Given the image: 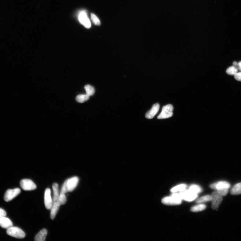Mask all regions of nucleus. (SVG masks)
<instances>
[{
  "label": "nucleus",
  "instance_id": "nucleus-4",
  "mask_svg": "<svg viewBox=\"0 0 241 241\" xmlns=\"http://www.w3.org/2000/svg\"><path fill=\"white\" fill-rule=\"evenodd\" d=\"M212 207L213 210L217 209L223 200V197L217 191L213 192L211 195Z\"/></svg>",
  "mask_w": 241,
  "mask_h": 241
},
{
  "label": "nucleus",
  "instance_id": "nucleus-13",
  "mask_svg": "<svg viewBox=\"0 0 241 241\" xmlns=\"http://www.w3.org/2000/svg\"><path fill=\"white\" fill-rule=\"evenodd\" d=\"M0 226L3 228L8 229L13 226L12 221L6 217L0 218Z\"/></svg>",
  "mask_w": 241,
  "mask_h": 241
},
{
  "label": "nucleus",
  "instance_id": "nucleus-10",
  "mask_svg": "<svg viewBox=\"0 0 241 241\" xmlns=\"http://www.w3.org/2000/svg\"><path fill=\"white\" fill-rule=\"evenodd\" d=\"M52 201L51 196V191L49 188L46 190L44 194V203L46 208L48 210L51 209L53 205Z\"/></svg>",
  "mask_w": 241,
  "mask_h": 241
},
{
  "label": "nucleus",
  "instance_id": "nucleus-30",
  "mask_svg": "<svg viewBox=\"0 0 241 241\" xmlns=\"http://www.w3.org/2000/svg\"><path fill=\"white\" fill-rule=\"evenodd\" d=\"M233 66L236 67V68L239 70V66L238 63H237L236 61H235L233 62Z\"/></svg>",
  "mask_w": 241,
  "mask_h": 241
},
{
  "label": "nucleus",
  "instance_id": "nucleus-2",
  "mask_svg": "<svg viewBox=\"0 0 241 241\" xmlns=\"http://www.w3.org/2000/svg\"><path fill=\"white\" fill-rule=\"evenodd\" d=\"M6 233L9 236L17 239H23L26 236L25 233L22 229L13 226L7 229Z\"/></svg>",
  "mask_w": 241,
  "mask_h": 241
},
{
  "label": "nucleus",
  "instance_id": "nucleus-1",
  "mask_svg": "<svg viewBox=\"0 0 241 241\" xmlns=\"http://www.w3.org/2000/svg\"><path fill=\"white\" fill-rule=\"evenodd\" d=\"M211 189L217 191L222 197L226 195L230 187V184L225 181H221L212 184L210 186Z\"/></svg>",
  "mask_w": 241,
  "mask_h": 241
},
{
  "label": "nucleus",
  "instance_id": "nucleus-24",
  "mask_svg": "<svg viewBox=\"0 0 241 241\" xmlns=\"http://www.w3.org/2000/svg\"><path fill=\"white\" fill-rule=\"evenodd\" d=\"M238 69H237L236 67L234 66H232L229 67L227 69L226 72L230 75H235L236 73L238 72Z\"/></svg>",
  "mask_w": 241,
  "mask_h": 241
},
{
  "label": "nucleus",
  "instance_id": "nucleus-19",
  "mask_svg": "<svg viewBox=\"0 0 241 241\" xmlns=\"http://www.w3.org/2000/svg\"><path fill=\"white\" fill-rule=\"evenodd\" d=\"M90 97L87 94H81L77 95L76 100L77 102L82 103L88 100Z\"/></svg>",
  "mask_w": 241,
  "mask_h": 241
},
{
  "label": "nucleus",
  "instance_id": "nucleus-11",
  "mask_svg": "<svg viewBox=\"0 0 241 241\" xmlns=\"http://www.w3.org/2000/svg\"><path fill=\"white\" fill-rule=\"evenodd\" d=\"M67 186L69 192H72L77 187L79 181V179L77 176H74L66 180Z\"/></svg>",
  "mask_w": 241,
  "mask_h": 241
},
{
  "label": "nucleus",
  "instance_id": "nucleus-26",
  "mask_svg": "<svg viewBox=\"0 0 241 241\" xmlns=\"http://www.w3.org/2000/svg\"><path fill=\"white\" fill-rule=\"evenodd\" d=\"M91 17L92 21H93V23L95 25H100L101 22L100 20H99L96 16H95L94 14L92 13L91 14Z\"/></svg>",
  "mask_w": 241,
  "mask_h": 241
},
{
  "label": "nucleus",
  "instance_id": "nucleus-12",
  "mask_svg": "<svg viewBox=\"0 0 241 241\" xmlns=\"http://www.w3.org/2000/svg\"><path fill=\"white\" fill-rule=\"evenodd\" d=\"M160 108V105L158 104H154L152 106L151 109L147 112L145 117L148 119H151L154 118V117L157 114Z\"/></svg>",
  "mask_w": 241,
  "mask_h": 241
},
{
  "label": "nucleus",
  "instance_id": "nucleus-3",
  "mask_svg": "<svg viewBox=\"0 0 241 241\" xmlns=\"http://www.w3.org/2000/svg\"><path fill=\"white\" fill-rule=\"evenodd\" d=\"M173 108L171 104L166 105L163 107L161 114L158 117L159 119H164L171 117L173 115Z\"/></svg>",
  "mask_w": 241,
  "mask_h": 241
},
{
  "label": "nucleus",
  "instance_id": "nucleus-9",
  "mask_svg": "<svg viewBox=\"0 0 241 241\" xmlns=\"http://www.w3.org/2000/svg\"><path fill=\"white\" fill-rule=\"evenodd\" d=\"M161 201L163 204L169 205H179L182 203V200L172 196L163 198Z\"/></svg>",
  "mask_w": 241,
  "mask_h": 241
},
{
  "label": "nucleus",
  "instance_id": "nucleus-21",
  "mask_svg": "<svg viewBox=\"0 0 241 241\" xmlns=\"http://www.w3.org/2000/svg\"><path fill=\"white\" fill-rule=\"evenodd\" d=\"M84 89L86 91V94L89 97L93 95L95 93L94 88L90 85H87L84 87Z\"/></svg>",
  "mask_w": 241,
  "mask_h": 241
},
{
  "label": "nucleus",
  "instance_id": "nucleus-22",
  "mask_svg": "<svg viewBox=\"0 0 241 241\" xmlns=\"http://www.w3.org/2000/svg\"><path fill=\"white\" fill-rule=\"evenodd\" d=\"M211 200L212 198L211 195H206L198 198L196 201V203H200L205 202L211 201Z\"/></svg>",
  "mask_w": 241,
  "mask_h": 241
},
{
  "label": "nucleus",
  "instance_id": "nucleus-16",
  "mask_svg": "<svg viewBox=\"0 0 241 241\" xmlns=\"http://www.w3.org/2000/svg\"><path fill=\"white\" fill-rule=\"evenodd\" d=\"M52 188L54 191V195L53 197L54 203L57 202L60 195L59 191V186L57 183H54L53 184Z\"/></svg>",
  "mask_w": 241,
  "mask_h": 241
},
{
  "label": "nucleus",
  "instance_id": "nucleus-28",
  "mask_svg": "<svg viewBox=\"0 0 241 241\" xmlns=\"http://www.w3.org/2000/svg\"><path fill=\"white\" fill-rule=\"evenodd\" d=\"M234 76L236 80L238 81H241V72H237Z\"/></svg>",
  "mask_w": 241,
  "mask_h": 241
},
{
  "label": "nucleus",
  "instance_id": "nucleus-6",
  "mask_svg": "<svg viewBox=\"0 0 241 241\" xmlns=\"http://www.w3.org/2000/svg\"><path fill=\"white\" fill-rule=\"evenodd\" d=\"M20 185L22 189L25 191H31L36 189L35 184L29 179H23L20 181Z\"/></svg>",
  "mask_w": 241,
  "mask_h": 241
},
{
  "label": "nucleus",
  "instance_id": "nucleus-17",
  "mask_svg": "<svg viewBox=\"0 0 241 241\" xmlns=\"http://www.w3.org/2000/svg\"><path fill=\"white\" fill-rule=\"evenodd\" d=\"M230 193L232 195L241 194V182L236 184L232 187L230 191Z\"/></svg>",
  "mask_w": 241,
  "mask_h": 241
},
{
  "label": "nucleus",
  "instance_id": "nucleus-29",
  "mask_svg": "<svg viewBox=\"0 0 241 241\" xmlns=\"http://www.w3.org/2000/svg\"><path fill=\"white\" fill-rule=\"evenodd\" d=\"M6 212L3 209L0 208V218L6 217Z\"/></svg>",
  "mask_w": 241,
  "mask_h": 241
},
{
  "label": "nucleus",
  "instance_id": "nucleus-27",
  "mask_svg": "<svg viewBox=\"0 0 241 241\" xmlns=\"http://www.w3.org/2000/svg\"><path fill=\"white\" fill-rule=\"evenodd\" d=\"M68 192H69L67 187V180H66L63 184L60 193L65 194Z\"/></svg>",
  "mask_w": 241,
  "mask_h": 241
},
{
  "label": "nucleus",
  "instance_id": "nucleus-23",
  "mask_svg": "<svg viewBox=\"0 0 241 241\" xmlns=\"http://www.w3.org/2000/svg\"><path fill=\"white\" fill-rule=\"evenodd\" d=\"M189 189L197 194L201 193L202 191V189L200 186L196 185L191 186Z\"/></svg>",
  "mask_w": 241,
  "mask_h": 241
},
{
  "label": "nucleus",
  "instance_id": "nucleus-7",
  "mask_svg": "<svg viewBox=\"0 0 241 241\" xmlns=\"http://www.w3.org/2000/svg\"><path fill=\"white\" fill-rule=\"evenodd\" d=\"M20 190L19 188L9 189L6 191L4 199L5 201L8 202L12 200L20 193Z\"/></svg>",
  "mask_w": 241,
  "mask_h": 241
},
{
  "label": "nucleus",
  "instance_id": "nucleus-8",
  "mask_svg": "<svg viewBox=\"0 0 241 241\" xmlns=\"http://www.w3.org/2000/svg\"><path fill=\"white\" fill-rule=\"evenodd\" d=\"M79 19L80 22L83 25L84 27L89 29L91 27L90 21L88 18L87 13L84 11H81L79 14Z\"/></svg>",
  "mask_w": 241,
  "mask_h": 241
},
{
  "label": "nucleus",
  "instance_id": "nucleus-25",
  "mask_svg": "<svg viewBox=\"0 0 241 241\" xmlns=\"http://www.w3.org/2000/svg\"><path fill=\"white\" fill-rule=\"evenodd\" d=\"M67 201V198L65 194L60 193L57 202L60 205L65 204Z\"/></svg>",
  "mask_w": 241,
  "mask_h": 241
},
{
  "label": "nucleus",
  "instance_id": "nucleus-18",
  "mask_svg": "<svg viewBox=\"0 0 241 241\" xmlns=\"http://www.w3.org/2000/svg\"><path fill=\"white\" fill-rule=\"evenodd\" d=\"M187 187V185L186 184H180V185L173 187L171 190V192L172 193H176L179 192V191H180V192H182V191L186 190Z\"/></svg>",
  "mask_w": 241,
  "mask_h": 241
},
{
  "label": "nucleus",
  "instance_id": "nucleus-5",
  "mask_svg": "<svg viewBox=\"0 0 241 241\" xmlns=\"http://www.w3.org/2000/svg\"><path fill=\"white\" fill-rule=\"evenodd\" d=\"M180 194L182 200L188 202L193 201L198 196L197 194L189 189L182 191L180 192Z\"/></svg>",
  "mask_w": 241,
  "mask_h": 241
},
{
  "label": "nucleus",
  "instance_id": "nucleus-20",
  "mask_svg": "<svg viewBox=\"0 0 241 241\" xmlns=\"http://www.w3.org/2000/svg\"><path fill=\"white\" fill-rule=\"evenodd\" d=\"M206 208V205L204 204H198L193 206L191 210L193 212H197L203 211Z\"/></svg>",
  "mask_w": 241,
  "mask_h": 241
},
{
  "label": "nucleus",
  "instance_id": "nucleus-31",
  "mask_svg": "<svg viewBox=\"0 0 241 241\" xmlns=\"http://www.w3.org/2000/svg\"><path fill=\"white\" fill-rule=\"evenodd\" d=\"M239 68V70L240 71H241V61H240L238 63Z\"/></svg>",
  "mask_w": 241,
  "mask_h": 241
},
{
  "label": "nucleus",
  "instance_id": "nucleus-14",
  "mask_svg": "<svg viewBox=\"0 0 241 241\" xmlns=\"http://www.w3.org/2000/svg\"><path fill=\"white\" fill-rule=\"evenodd\" d=\"M47 234V231L45 229H42L35 236V240L36 241H44Z\"/></svg>",
  "mask_w": 241,
  "mask_h": 241
},
{
  "label": "nucleus",
  "instance_id": "nucleus-15",
  "mask_svg": "<svg viewBox=\"0 0 241 241\" xmlns=\"http://www.w3.org/2000/svg\"><path fill=\"white\" fill-rule=\"evenodd\" d=\"M60 205L58 202H56L54 203L53 204L52 206L51 209V218L52 219H54L56 216L57 214V213L59 209Z\"/></svg>",
  "mask_w": 241,
  "mask_h": 241
}]
</instances>
